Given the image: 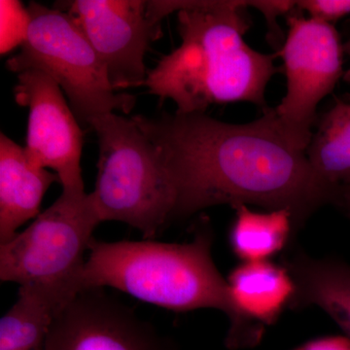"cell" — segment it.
I'll list each match as a JSON object with an SVG mask.
<instances>
[{
	"label": "cell",
	"mask_w": 350,
	"mask_h": 350,
	"mask_svg": "<svg viewBox=\"0 0 350 350\" xmlns=\"http://www.w3.org/2000/svg\"><path fill=\"white\" fill-rule=\"evenodd\" d=\"M16 101L29 108L27 161L38 169L54 170L63 191L85 192L81 169L83 133L62 88L38 69L18 73Z\"/></svg>",
	"instance_id": "obj_9"
},
{
	"label": "cell",
	"mask_w": 350,
	"mask_h": 350,
	"mask_svg": "<svg viewBox=\"0 0 350 350\" xmlns=\"http://www.w3.org/2000/svg\"><path fill=\"white\" fill-rule=\"evenodd\" d=\"M72 18L107 68L114 91L144 86V57L161 36V22L144 0H75L66 2Z\"/></svg>",
	"instance_id": "obj_8"
},
{
	"label": "cell",
	"mask_w": 350,
	"mask_h": 350,
	"mask_svg": "<svg viewBox=\"0 0 350 350\" xmlns=\"http://www.w3.org/2000/svg\"><path fill=\"white\" fill-rule=\"evenodd\" d=\"M213 241L207 218L200 221L187 243L94 239L80 280L81 292L111 287L174 312L218 310L229 320L226 347L253 349L266 328L248 319L234 304L227 280L213 261Z\"/></svg>",
	"instance_id": "obj_3"
},
{
	"label": "cell",
	"mask_w": 350,
	"mask_h": 350,
	"mask_svg": "<svg viewBox=\"0 0 350 350\" xmlns=\"http://www.w3.org/2000/svg\"><path fill=\"white\" fill-rule=\"evenodd\" d=\"M285 267L296 293L290 308L317 306L331 317L350 340V265L334 258H314L290 248Z\"/></svg>",
	"instance_id": "obj_12"
},
{
	"label": "cell",
	"mask_w": 350,
	"mask_h": 350,
	"mask_svg": "<svg viewBox=\"0 0 350 350\" xmlns=\"http://www.w3.org/2000/svg\"><path fill=\"white\" fill-rule=\"evenodd\" d=\"M90 126L98 135L100 156L93 192L101 222L125 223L155 239L174 221V183L155 145L133 119L101 115Z\"/></svg>",
	"instance_id": "obj_4"
},
{
	"label": "cell",
	"mask_w": 350,
	"mask_h": 350,
	"mask_svg": "<svg viewBox=\"0 0 350 350\" xmlns=\"http://www.w3.org/2000/svg\"><path fill=\"white\" fill-rule=\"evenodd\" d=\"M306 155L322 180L350 186V101L337 100L322 116Z\"/></svg>",
	"instance_id": "obj_16"
},
{
	"label": "cell",
	"mask_w": 350,
	"mask_h": 350,
	"mask_svg": "<svg viewBox=\"0 0 350 350\" xmlns=\"http://www.w3.org/2000/svg\"><path fill=\"white\" fill-rule=\"evenodd\" d=\"M344 50L345 53L350 57V38L344 44ZM344 78L345 81L350 83V68L345 73Z\"/></svg>",
	"instance_id": "obj_21"
},
{
	"label": "cell",
	"mask_w": 350,
	"mask_h": 350,
	"mask_svg": "<svg viewBox=\"0 0 350 350\" xmlns=\"http://www.w3.org/2000/svg\"><path fill=\"white\" fill-rule=\"evenodd\" d=\"M282 57L286 94L275 110L290 144L306 152L312 137L320 101L344 75V44L334 25L305 17L298 8L287 15Z\"/></svg>",
	"instance_id": "obj_7"
},
{
	"label": "cell",
	"mask_w": 350,
	"mask_h": 350,
	"mask_svg": "<svg viewBox=\"0 0 350 350\" xmlns=\"http://www.w3.org/2000/svg\"><path fill=\"white\" fill-rule=\"evenodd\" d=\"M297 8L308 13L310 19L333 25L350 15V0H301Z\"/></svg>",
	"instance_id": "obj_18"
},
{
	"label": "cell",
	"mask_w": 350,
	"mask_h": 350,
	"mask_svg": "<svg viewBox=\"0 0 350 350\" xmlns=\"http://www.w3.org/2000/svg\"><path fill=\"white\" fill-rule=\"evenodd\" d=\"M0 19V51L3 55L25 42L31 25V15L22 2L1 0Z\"/></svg>",
	"instance_id": "obj_17"
},
{
	"label": "cell",
	"mask_w": 350,
	"mask_h": 350,
	"mask_svg": "<svg viewBox=\"0 0 350 350\" xmlns=\"http://www.w3.org/2000/svg\"><path fill=\"white\" fill-rule=\"evenodd\" d=\"M31 25L22 51L8 59L14 73L38 69L51 76L68 96L76 118L89 125L96 117L129 114L135 96L114 91L98 53L66 11L31 2Z\"/></svg>",
	"instance_id": "obj_6"
},
{
	"label": "cell",
	"mask_w": 350,
	"mask_h": 350,
	"mask_svg": "<svg viewBox=\"0 0 350 350\" xmlns=\"http://www.w3.org/2000/svg\"><path fill=\"white\" fill-rule=\"evenodd\" d=\"M256 1H158L165 17L177 12L181 44L148 71L144 86L178 113H206L211 105L250 103L266 107L265 93L280 72L273 56L244 40L251 27L247 8Z\"/></svg>",
	"instance_id": "obj_2"
},
{
	"label": "cell",
	"mask_w": 350,
	"mask_h": 350,
	"mask_svg": "<svg viewBox=\"0 0 350 350\" xmlns=\"http://www.w3.org/2000/svg\"><path fill=\"white\" fill-rule=\"evenodd\" d=\"M336 207L350 220V186H342Z\"/></svg>",
	"instance_id": "obj_20"
},
{
	"label": "cell",
	"mask_w": 350,
	"mask_h": 350,
	"mask_svg": "<svg viewBox=\"0 0 350 350\" xmlns=\"http://www.w3.org/2000/svg\"><path fill=\"white\" fill-rule=\"evenodd\" d=\"M100 223L91 194L63 191L25 231L0 244V280L69 303L81 292L85 255Z\"/></svg>",
	"instance_id": "obj_5"
},
{
	"label": "cell",
	"mask_w": 350,
	"mask_h": 350,
	"mask_svg": "<svg viewBox=\"0 0 350 350\" xmlns=\"http://www.w3.org/2000/svg\"><path fill=\"white\" fill-rule=\"evenodd\" d=\"M68 304L32 287L0 319V350H45L51 326Z\"/></svg>",
	"instance_id": "obj_15"
},
{
	"label": "cell",
	"mask_w": 350,
	"mask_h": 350,
	"mask_svg": "<svg viewBox=\"0 0 350 350\" xmlns=\"http://www.w3.org/2000/svg\"><path fill=\"white\" fill-rule=\"evenodd\" d=\"M295 350H350V340L338 337L317 338Z\"/></svg>",
	"instance_id": "obj_19"
},
{
	"label": "cell",
	"mask_w": 350,
	"mask_h": 350,
	"mask_svg": "<svg viewBox=\"0 0 350 350\" xmlns=\"http://www.w3.org/2000/svg\"><path fill=\"white\" fill-rule=\"evenodd\" d=\"M232 208L236 216L230 231V244L243 262L269 261L293 244L297 232L289 211L278 209L261 213L245 204Z\"/></svg>",
	"instance_id": "obj_14"
},
{
	"label": "cell",
	"mask_w": 350,
	"mask_h": 350,
	"mask_svg": "<svg viewBox=\"0 0 350 350\" xmlns=\"http://www.w3.org/2000/svg\"><path fill=\"white\" fill-rule=\"evenodd\" d=\"M59 179L27 161L25 148L7 135H0V244L18 234L27 221L40 214L48 189Z\"/></svg>",
	"instance_id": "obj_11"
},
{
	"label": "cell",
	"mask_w": 350,
	"mask_h": 350,
	"mask_svg": "<svg viewBox=\"0 0 350 350\" xmlns=\"http://www.w3.org/2000/svg\"><path fill=\"white\" fill-rule=\"evenodd\" d=\"M227 282L239 310L265 328L291 308L296 293L288 269L271 261L243 262L232 269Z\"/></svg>",
	"instance_id": "obj_13"
},
{
	"label": "cell",
	"mask_w": 350,
	"mask_h": 350,
	"mask_svg": "<svg viewBox=\"0 0 350 350\" xmlns=\"http://www.w3.org/2000/svg\"><path fill=\"white\" fill-rule=\"evenodd\" d=\"M45 350H176L101 288L80 292L51 326Z\"/></svg>",
	"instance_id": "obj_10"
},
{
	"label": "cell",
	"mask_w": 350,
	"mask_h": 350,
	"mask_svg": "<svg viewBox=\"0 0 350 350\" xmlns=\"http://www.w3.org/2000/svg\"><path fill=\"white\" fill-rule=\"evenodd\" d=\"M262 112L246 124L206 113L131 118L169 172L176 195L174 220L220 204H254L289 211L298 232L320 207L335 206L342 186L315 174L306 152L283 135L273 108Z\"/></svg>",
	"instance_id": "obj_1"
}]
</instances>
